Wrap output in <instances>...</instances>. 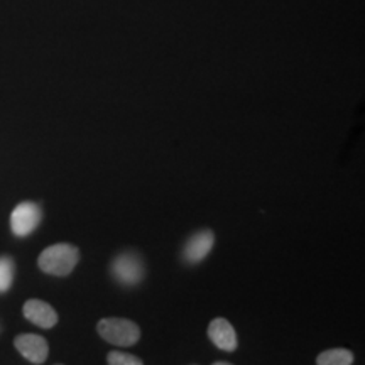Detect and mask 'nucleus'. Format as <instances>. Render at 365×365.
Masks as SVG:
<instances>
[{
    "mask_svg": "<svg viewBox=\"0 0 365 365\" xmlns=\"http://www.w3.org/2000/svg\"><path fill=\"white\" fill-rule=\"evenodd\" d=\"M107 362L110 365H140L143 360L124 352H110L107 355Z\"/></svg>",
    "mask_w": 365,
    "mask_h": 365,
    "instance_id": "nucleus-11",
    "label": "nucleus"
},
{
    "mask_svg": "<svg viewBox=\"0 0 365 365\" xmlns=\"http://www.w3.org/2000/svg\"><path fill=\"white\" fill-rule=\"evenodd\" d=\"M110 272L118 284L125 287L137 286L144 279V262L137 252L125 250L113 259Z\"/></svg>",
    "mask_w": 365,
    "mask_h": 365,
    "instance_id": "nucleus-3",
    "label": "nucleus"
},
{
    "mask_svg": "<svg viewBox=\"0 0 365 365\" xmlns=\"http://www.w3.org/2000/svg\"><path fill=\"white\" fill-rule=\"evenodd\" d=\"M208 339L213 341L217 349L225 350V352H234L237 349V333L225 318H215L210 323Z\"/></svg>",
    "mask_w": 365,
    "mask_h": 365,
    "instance_id": "nucleus-8",
    "label": "nucleus"
},
{
    "mask_svg": "<svg viewBox=\"0 0 365 365\" xmlns=\"http://www.w3.org/2000/svg\"><path fill=\"white\" fill-rule=\"evenodd\" d=\"M43 220V210L34 202H22L11 213V230L16 237L31 235Z\"/></svg>",
    "mask_w": 365,
    "mask_h": 365,
    "instance_id": "nucleus-4",
    "label": "nucleus"
},
{
    "mask_svg": "<svg viewBox=\"0 0 365 365\" xmlns=\"http://www.w3.org/2000/svg\"><path fill=\"white\" fill-rule=\"evenodd\" d=\"M22 313L27 322H31L33 325L39 328H53L58 323V313L54 312L51 304L44 303L41 299H29L24 303Z\"/></svg>",
    "mask_w": 365,
    "mask_h": 365,
    "instance_id": "nucleus-7",
    "label": "nucleus"
},
{
    "mask_svg": "<svg viewBox=\"0 0 365 365\" xmlns=\"http://www.w3.org/2000/svg\"><path fill=\"white\" fill-rule=\"evenodd\" d=\"M17 352L31 364H44L49 355V345L46 339L34 333H22L14 340Z\"/></svg>",
    "mask_w": 365,
    "mask_h": 365,
    "instance_id": "nucleus-5",
    "label": "nucleus"
},
{
    "mask_svg": "<svg viewBox=\"0 0 365 365\" xmlns=\"http://www.w3.org/2000/svg\"><path fill=\"white\" fill-rule=\"evenodd\" d=\"M80 261V250L70 244H56L41 252L39 269L49 276L65 277L73 272Z\"/></svg>",
    "mask_w": 365,
    "mask_h": 365,
    "instance_id": "nucleus-1",
    "label": "nucleus"
},
{
    "mask_svg": "<svg viewBox=\"0 0 365 365\" xmlns=\"http://www.w3.org/2000/svg\"><path fill=\"white\" fill-rule=\"evenodd\" d=\"M352 362L354 355L346 349H330L317 357V364L319 365H350Z\"/></svg>",
    "mask_w": 365,
    "mask_h": 365,
    "instance_id": "nucleus-9",
    "label": "nucleus"
},
{
    "mask_svg": "<svg viewBox=\"0 0 365 365\" xmlns=\"http://www.w3.org/2000/svg\"><path fill=\"white\" fill-rule=\"evenodd\" d=\"M98 335L108 344L118 346L135 345L140 339V328L125 318H103L97 325Z\"/></svg>",
    "mask_w": 365,
    "mask_h": 365,
    "instance_id": "nucleus-2",
    "label": "nucleus"
},
{
    "mask_svg": "<svg viewBox=\"0 0 365 365\" xmlns=\"http://www.w3.org/2000/svg\"><path fill=\"white\" fill-rule=\"evenodd\" d=\"M14 276H16V264L9 255H0V294L7 293L12 287Z\"/></svg>",
    "mask_w": 365,
    "mask_h": 365,
    "instance_id": "nucleus-10",
    "label": "nucleus"
},
{
    "mask_svg": "<svg viewBox=\"0 0 365 365\" xmlns=\"http://www.w3.org/2000/svg\"><path fill=\"white\" fill-rule=\"evenodd\" d=\"M213 244H215V235L212 230H200L190 237V240L182 249V257L188 264L202 262L207 255L212 252Z\"/></svg>",
    "mask_w": 365,
    "mask_h": 365,
    "instance_id": "nucleus-6",
    "label": "nucleus"
}]
</instances>
